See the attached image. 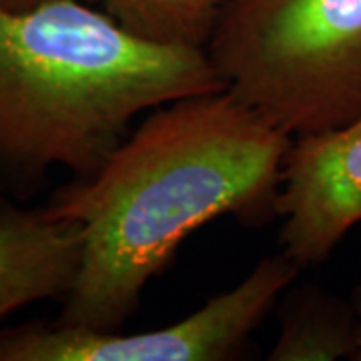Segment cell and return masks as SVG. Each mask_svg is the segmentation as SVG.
<instances>
[{"mask_svg": "<svg viewBox=\"0 0 361 361\" xmlns=\"http://www.w3.org/2000/svg\"><path fill=\"white\" fill-rule=\"evenodd\" d=\"M291 137L229 90L161 104L89 177L44 207L80 227L82 253L59 322L118 331L187 237L223 215L275 211Z\"/></svg>", "mask_w": 361, "mask_h": 361, "instance_id": "1", "label": "cell"}, {"mask_svg": "<svg viewBox=\"0 0 361 361\" xmlns=\"http://www.w3.org/2000/svg\"><path fill=\"white\" fill-rule=\"evenodd\" d=\"M225 89L205 51L137 39L78 0L0 6V175L89 177L141 113Z\"/></svg>", "mask_w": 361, "mask_h": 361, "instance_id": "2", "label": "cell"}, {"mask_svg": "<svg viewBox=\"0 0 361 361\" xmlns=\"http://www.w3.org/2000/svg\"><path fill=\"white\" fill-rule=\"evenodd\" d=\"M207 54L289 137L361 115V0H227Z\"/></svg>", "mask_w": 361, "mask_h": 361, "instance_id": "3", "label": "cell"}, {"mask_svg": "<svg viewBox=\"0 0 361 361\" xmlns=\"http://www.w3.org/2000/svg\"><path fill=\"white\" fill-rule=\"evenodd\" d=\"M285 253L265 257L233 289L193 315L142 334L92 331L75 325H23L0 331V361H221L247 337L295 281Z\"/></svg>", "mask_w": 361, "mask_h": 361, "instance_id": "4", "label": "cell"}, {"mask_svg": "<svg viewBox=\"0 0 361 361\" xmlns=\"http://www.w3.org/2000/svg\"><path fill=\"white\" fill-rule=\"evenodd\" d=\"M275 213L283 217V253L301 269L325 261L360 225L361 115L289 145Z\"/></svg>", "mask_w": 361, "mask_h": 361, "instance_id": "5", "label": "cell"}, {"mask_svg": "<svg viewBox=\"0 0 361 361\" xmlns=\"http://www.w3.org/2000/svg\"><path fill=\"white\" fill-rule=\"evenodd\" d=\"M80 227L47 209L0 205V322L26 305L61 297L75 283Z\"/></svg>", "mask_w": 361, "mask_h": 361, "instance_id": "6", "label": "cell"}, {"mask_svg": "<svg viewBox=\"0 0 361 361\" xmlns=\"http://www.w3.org/2000/svg\"><path fill=\"white\" fill-rule=\"evenodd\" d=\"M279 301L281 329L271 361L353 360L357 339L351 303L313 285L285 291Z\"/></svg>", "mask_w": 361, "mask_h": 361, "instance_id": "7", "label": "cell"}, {"mask_svg": "<svg viewBox=\"0 0 361 361\" xmlns=\"http://www.w3.org/2000/svg\"><path fill=\"white\" fill-rule=\"evenodd\" d=\"M116 25L137 39L205 51L227 0H99Z\"/></svg>", "mask_w": 361, "mask_h": 361, "instance_id": "8", "label": "cell"}, {"mask_svg": "<svg viewBox=\"0 0 361 361\" xmlns=\"http://www.w3.org/2000/svg\"><path fill=\"white\" fill-rule=\"evenodd\" d=\"M351 310L355 315V339H357V348H355V355L353 361H361V283L351 291Z\"/></svg>", "mask_w": 361, "mask_h": 361, "instance_id": "9", "label": "cell"}, {"mask_svg": "<svg viewBox=\"0 0 361 361\" xmlns=\"http://www.w3.org/2000/svg\"><path fill=\"white\" fill-rule=\"evenodd\" d=\"M40 0H0V6L4 8H11V11H23L28 6H35L39 4Z\"/></svg>", "mask_w": 361, "mask_h": 361, "instance_id": "10", "label": "cell"}]
</instances>
